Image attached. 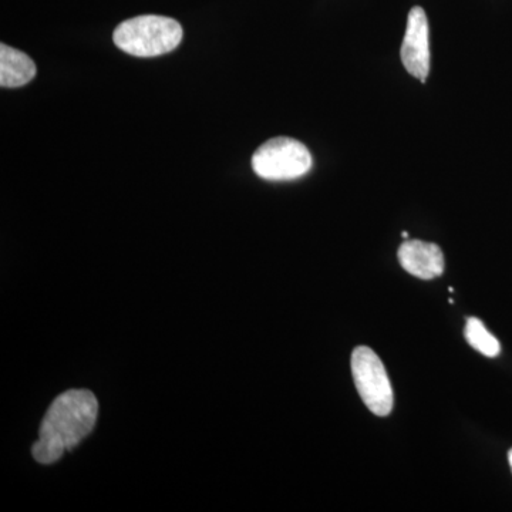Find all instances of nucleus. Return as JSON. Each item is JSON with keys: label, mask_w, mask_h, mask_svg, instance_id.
Returning <instances> with one entry per match:
<instances>
[{"label": "nucleus", "mask_w": 512, "mask_h": 512, "mask_svg": "<svg viewBox=\"0 0 512 512\" xmlns=\"http://www.w3.org/2000/svg\"><path fill=\"white\" fill-rule=\"evenodd\" d=\"M99 403L89 390H69L50 404L32 453L37 463L53 464L73 450L96 426Z\"/></svg>", "instance_id": "f257e3e1"}, {"label": "nucleus", "mask_w": 512, "mask_h": 512, "mask_svg": "<svg viewBox=\"0 0 512 512\" xmlns=\"http://www.w3.org/2000/svg\"><path fill=\"white\" fill-rule=\"evenodd\" d=\"M114 45L128 55L157 57L173 52L183 40L177 20L158 15H143L120 23L113 33Z\"/></svg>", "instance_id": "f03ea898"}, {"label": "nucleus", "mask_w": 512, "mask_h": 512, "mask_svg": "<svg viewBox=\"0 0 512 512\" xmlns=\"http://www.w3.org/2000/svg\"><path fill=\"white\" fill-rule=\"evenodd\" d=\"M312 164L308 147L289 137L271 138L252 157L255 174L268 181L296 180L308 174Z\"/></svg>", "instance_id": "7ed1b4c3"}, {"label": "nucleus", "mask_w": 512, "mask_h": 512, "mask_svg": "<svg viewBox=\"0 0 512 512\" xmlns=\"http://www.w3.org/2000/svg\"><path fill=\"white\" fill-rule=\"evenodd\" d=\"M352 375L367 409L379 417L389 416L394 403L393 387L380 357L367 346H357L352 353Z\"/></svg>", "instance_id": "20e7f679"}, {"label": "nucleus", "mask_w": 512, "mask_h": 512, "mask_svg": "<svg viewBox=\"0 0 512 512\" xmlns=\"http://www.w3.org/2000/svg\"><path fill=\"white\" fill-rule=\"evenodd\" d=\"M400 55L404 69L426 83L430 74L429 20L420 6L410 10Z\"/></svg>", "instance_id": "39448f33"}, {"label": "nucleus", "mask_w": 512, "mask_h": 512, "mask_svg": "<svg viewBox=\"0 0 512 512\" xmlns=\"http://www.w3.org/2000/svg\"><path fill=\"white\" fill-rule=\"evenodd\" d=\"M404 271L423 281L439 278L444 272V255L439 245L431 242L406 241L397 252Z\"/></svg>", "instance_id": "423d86ee"}, {"label": "nucleus", "mask_w": 512, "mask_h": 512, "mask_svg": "<svg viewBox=\"0 0 512 512\" xmlns=\"http://www.w3.org/2000/svg\"><path fill=\"white\" fill-rule=\"evenodd\" d=\"M36 64L28 55L13 47L0 46V86L15 89L32 82Z\"/></svg>", "instance_id": "0eeeda50"}, {"label": "nucleus", "mask_w": 512, "mask_h": 512, "mask_svg": "<svg viewBox=\"0 0 512 512\" xmlns=\"http://www.w3.org/2000/svg\"><path fill=\"white\" fill-rule=\"evenodd\" d=\"M464 336L468 345L476 349L481 355L497 357L501 353V345L493 333L488 332L483 322L478 318H468Z\"/></svg>", "instance_id": "6e6552de"}, {"label": "nucleus", "mask_w": 512, "mask_h": 512, "mask_svg": "<svg viewBox=\"0 0 512 512\" xmlns=\"http://www.w3.org/2000/svg\"><path fill=\"white\" fill-rule=\"evenodd\" d=\"M508 461H510V467L512 470V448L510 451H508Z\"/></svg>", "instance_id": "1a4fd4ad"}, {"label": "nucleus", "mask_w": 512, "mask_h": 512, "mask_svg": "<svg viewBox=\"0 0 512 512\" xmlns=\"http://www.w3.org/2000/svg\"><path fill=\"white\" fill-rule=\"evenodd\" d=\"M402 237L407 239L409 238V234H407V232H403Z\"/></svg>", "instance_id": "9d476101"}]
</instances>
